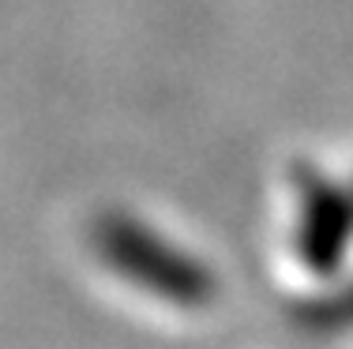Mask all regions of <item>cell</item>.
Here are the masks:
<instances>
[{
    "instance_id": "obj_2",
    "label": "cell",
    "mask_w": 353,
    "mask_h": 349,
    "mask_svg": "<svg viewBox=\"0 0 353 349\" xmlns=\"http://www.w3.org/2000/svg\"><path fill=\"white\" fill-rule=\"evenodd\" d=\"M297 180V214H293V252L319 278L339 274L353 248V184L331 180L301 165Z\"/></svg>"
},
{
    "instance_id": "obj_3",
    "label": "cell",
    "mask_w": 353,
    "mask_h": 349,
    "mask_svg": "<svg viewBox=\"0 0 353 349\" xmlns=\"http://www.w3.org/2000/svg\"><path fill=\"white\" fill-rule=\"evenodd\" d=\"M297 323L316 335H342V330H353V282L346 286H334L331 293L316 297V301H305L297 308Z\"/></svg>"
},
{
    "instance_id": "obj_1",
    "label": "cell",
    "mask_w": 353,
    "mask_h": 349,
    "mask_svg": "<svg viewBox=\"0 0 353 349\" xmlns=\"http://www.w3.org/2000/svg\"><path fill=\"white\" fill-rule=\"evenodd\" d=\"M94 255L121 282L173 308H207L218 301V274L207 260L192 255L184 244L154 229L147 218L128 211L98 214L90 229Z\"/></svg>"
}]
</instances>
